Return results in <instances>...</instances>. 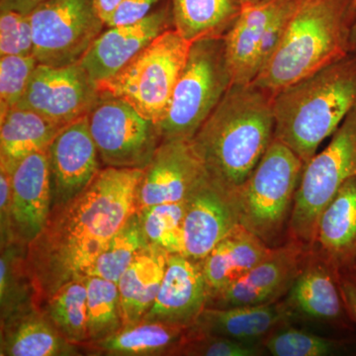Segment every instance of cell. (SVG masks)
<instances>
[{"instance_id": "obj_4", "label": "cell", "mask_w": 356, "mask_h": 356, "mask_svg": "<svg viewBox=\"0 0 356 356\" xmlns=\"http://www.w3.org/2000/svg\"><path fill=\"white\" fill-rule=\"evenodd\" d=\"M355 107L356 54H350L274 95V140L306 165Z\"/></svg>"}, {"instance_id": "obj_35", "label": "cell", "mask_w": 356, "mask_h": 356, "mask_svg": "<svg viewBox=\"0 0 356 356\" xmlns=\"http://www.w3.org/2000/svg\"><path fill=\"white\" fill-rule=\"evenodd\" d=\"M34 56H1L0 58V112L16 106L24 95L38 65Z\"/></svg>"}, {"instance_id": "obj_36", "label": "cell", "mask_w": 356, "mask_h": 356, "mask_svg": "<svg viewBox=\"0 0 356 356\" xmlns=\"http://www.w3.org/2000/svg\"><path fill=\"white\" fill-rule=\"evenodd\" d=\"M266 353L262 344L247 343L227 337L197 334L188 327L184 343L175 355L259 356Z\"/></svg>"}, {"instance_id": "obj_34", "label": "cell", "mask_w": 356, "mask_h": 356, "mask_svg": "<svg viewBox=\"0 0 356 356\" xmlns=\"http://www.w3.org/2000/svg\"><path fill=\"white\" fill-rule=\"evenodd\" d=\"M137 212L149 245L163 248L168 254H181L185 201L158 204Z\"/></svg>"}, {"instance_id": "obj_22", "label": "cell", "mask_w": 356, "mask_h": 356, "mask_svg": "<svg viewBox=\"0 0 356 356\" xmlns=\"http://www.w3.org/2000/svg\"><path fill=\"white\" fill-rule=\"evenodd\" d=\"M286 297L285 301L294 314L343 327L353 323L344 308L336 273L310 250Z\"/></svg>"}, {"instance_id": "obj_15", "label": "cell", "mask_w": 356, "mask_h": 356, "mask_svg": "<svg viewBox=\"0 0 356 356\" xmlns=\"http://www.w3.org/2000/svg\"><path fill=\"white\" fill-rule=\"evenodd\" d=\"M51 208L72 200L100 172L99 154L89 131L88 115L58 131L47 149Z\"/></svg>"}, {"instance_id": "obj_32", "label": "cell", "mask_w": 356, "mask_h": 356, "mask_svg": "<svg viewBox=\"0 0 356 356\" xmlns=\"http://www.w3.org/2000/svg\"><path fill=\"white\" fill-rule=\"evenodd\" d=\"M23 245L13 243L2 248L0 259V303L1 322L6 318L36 306L34 288L25 264ZM37 307V306H36Z\"/></svg>"}, {"instance_id": "obj_16", "label": "cell", "mask_w": 356, "mask_h": 356, "mask_svg": "<svg viewBox=\"0 0 356 356\" xmlns=\"http://www.w3.org/2000/svg\"><path fill=\"white\" fill-rule=\"evenodd\" d=\"M172 24L170 4L152 11L134 24L108 27L93 42L79 65L96 86L106 83L140 51Z\"/></svg>"}, {"instance_id": "obj_41", "label": "cell", "mask_w": 356, "mask_h": 356, "mask_svg": "<svg viewBox=\"0 0 356 356\" xmlns=\"http://www.w3.org/2000/svg\"><path fill=\"white\" fill-rule=\"evenodd\" d=\"M44 1L46 0H0V9L29 14L35 7Z\"/></svg>"}, {"instance_id": "obj_26", "label": "cell", "mask_w": 356, "mask_h": 356, "mask_svg": "<svg viewBox=\"0 0 356 356\" xmlns=\"http://www.w3.org/2000/svg\"><path fill=\"white\" fill-rule=\"evenodd\" d=\"M188 327L140 322L106 339L83 344L88 355L112 356L175 355Z\"/></svg>"}, {"instance_id": "obj_43", "label": "cell", "mask_w": 356, "mask_h": 356, "mask_svg": "<svg viewBox=\"0 0 356 356\" xmlns=\"http://www.w3.org/2000/svg\"><path fill=\"white\" fill-rule=\"evenodd\" d=\"M351 50L353 53L356 54V20L353 26V34H351Z\"/></svg>"}, {"instance_id": "obj_42", "label": "cell", "mask_w": 356, "mask_h": 356, "mask_svg": "<svg viewBox=\"0 0 356 356\" xmlns=\"http://www.w3.org/2000/svg\"><path fill=\"white\" fill-rule=\"evenodd\" d=\"M123 0H93L96 13L102 18L105 26L111 19L116 9L120 6Z\"/></svg>"}, {"instance_id": "obj_38", "label": "cell", "mask_w": 356, "mask_h": 356, "mask_svg": "<svg viewBox=\"0 0 356 356\" xmlns=\"http://www.w3.org/2000/svg\"><path fill=\"white\" fill-rule=\"evenodd\" d=\"M161 0H123L116 9L107 27L134 24L145 19Z\"/></svg>"}, {"instance_id": "obj_6", "label": "cell", "mask_w": 356, "mask_h": 356, "mask_svg": "<svg viewBox=\"0 0 356 356\" xmlns=\"http://www.w3.org/2000/svg\"><path fill=\"white\" fill-rule=\"evenodd\" d=\"M191 44L175 28L165 30L116 76L98 86L99 92L125 100L158 127L170 107Z\"/></svg>"}, {"instance_id": "obj_28", "label": "cell", "mask_w": 356, "mask_h": 356, "mask_svg": "<svg viewBox=\"0 0 356 356\" xmlns=\"http://www.w3.org/2000/svg\"><path fill=\"white\" fill-rule=\"evenodd\" d=\"M241 0H170L172 26L191 43L222 38L242 10Z\"/></svg>"}, {"instance_id": "obj_27", "label": "cell", "mask_w": 356, "mask_h": 356, "mask_svg": "<svg viewBox=\"0 0 356 356\" xmlns=\"http://www.w3.org/2000/svg\"><path fill=\"white\" fill-rule=\"evenodd\" d=\"M0 115V166L10 173L22 159L48 149L63 128L21 107H13Z\"/></svg>"}, {"instance_id": "obj_29", "label": "cell", "mask_w": 356, "mask_h": 356, "mask_svg": "<svg viewBox=\"0 0 356 356\" xmlns=\"http://www.w3.org/2000/svg\"><path fill=\"white\" fill-rule=\"evenodd\" d=\"M88 291L86 277L70 281L42 305L41 310L70 343H88Z\"/></svg>"}, {"instance_id": "obj_18", "label": "cell", "mask_w": 356, "mask_h": 356, "mask_svg": "<svg viewBox=\"0 0 356 356\" xmlns=\"http://www.w3.org/2000/svg\"><path fill=\"white\" fill-rule=\"evenodd\" d=\"M238 225L233 198L206 177L185 200L181 254L202 261Z\"/></svg>"}, {"instance_id": "obj_13", "label": "cell", "mask_w": 356, "mask_h": 356, "mask_svg": "<svg viewBox=\"0 0 356 356\" xmlns=\"http://www.w3.org/2000/svg\"><path fill=\"white\" fill-rule=\"evenodd\" d=\"M309 248L296 241L273 248L270 254L233 284L210 295L207 307L261 306L286 297L305 264Z\"/></svg>"}, {"instance_id": "obj_40", "label": "cell", "mask_w": 356, "mask_h": 356, "mask_svg": "<svg viewBox=\"0 0 356 356\" xmlns=\"http://www.w3.org/2000/svg\"><path fill=\"white\" fill-rule=\"evenodd\" d=\"M336 275L344 308L351 322L356 324V270L348 267L341 269Z\"/></svg>"}, {"instance_id": "obj_31", "label": "cell", "mask_w": 356, "mask_h": 356, "mask_svg": "<svg viewBox=\"0 0 356 356\" xmlns=\"http://www.w3.org/2000/svg\"><path fill=\"white\" fill-rule=\"evenodd\" d=\"M86 283L88 343H91L111 337L123 329V310L117 283L97 276H86Z\"/></svg>"}, {"instance_id": "obj_30", "label": "cell", "mask_w": 356, "mask_h": 356, "mask_svg": "<svg viewBox=\"0 0 356 356\" xmlns=\"http://www.w3.org/2000/svg\"><path fill=\"white\" fill-rule=\"evenodd\" d=\"M149 243L139 213L129 218L91 266L88 276H97L118 284L121 276Z\"/></svg>"}, {"instance_id": "obj_39", "label": "cell", "mask_w": 356, "mask_h": 356, "mask_svg": "<svg viewBox=\"0 0 356 356\" xmlns=\"http://www.w3.org/2000/svg\"><path fill=\"white\" fill-rule=\"evenodd\" d=\"M0 217H1V248L13 245L11 229V175L0 166Z\"/></svg>"}, {"instance_id": "obj_19", "label": "cell", "mask_w": 356, "mask_h": 356, "mask_svg": "<svg viewBox=\"0 0 356 356\" xmlns=\"http://www.w3.org/2000/svg\"><path fill=\"white\" fill-rule=\"evenodd\" d=\"M10 175L13 243L26 248L41 233L51 210L47 149L22 159Z\"/></svg>"}, {"instance_id": "obj_5", "label": "cell", "mask_w": 356, "mask_h": 356, "mask_svg": "<svg viewBox=\"0 0 356 356\" xmlns=\"http://www.w3.org/2000/svg\"><path fill=\"white\" fill-rule=\"evenodd\" d=\"M305 163L273 140L252 175L233 196L238 221L276 248L289 240L290 218Z\"/></svg>"}, {"instance_id": "obj_33", "label": "cell", "mask_w": 356, "mask_h": 356, "mask_svg": "<svg viewBox=\"0 0 356 356\" xmlns=\"http://www.w3.org/2000/svg\"><path fill=\"white\" fill-rule=\"evenodd\" d=\"M262 346L273 356H329L346 350L350 341L327 339L286 325L267 337Z\"/></svg>"}, {"instance_id": "obj_17", "label": "cell", "mask_w": 356, "mask_h": 356, "mask_svg": "<svg viewBox=\"0 0 356 356\" xmlns=\"http://www.w3.org/2000/svg\"><path fill=\"white\" fill-rule=\"evenodd\" d=\"M210 294L202 261L170 254L158 296L142 322L191 327L207 307Z\"/></svg>"}, {"instance_id": "obj_23", "label": "cell", "mask_w": 356, "mask_h": 356, "mask_svg": "<svg viewBox=\"0 0 356 356\" xmlns=\"http://www.w3.org/2000/svg\"><path fill=\"white\" fill-rule=\"evenodd\" d=\"M1 356L79 355L38 307L21 311L1 322Z\"/></svg>"}, {"instance_id": "obj_1", "label": "cell", "mask_w": 356, "mask_h": 356, "mask_svg": "<svg viewBox=\"0 0 356 356\" xmlns=\"http://www.w3.org/2000/svg\"><path fill=\"white\" fill-rule=\"evenodd\" d=\"M143 172L103 168L79 195L51 208L41 233L25 248L38 308L67 283L88 276L110 240L137 211Z\"/></svg>"}, {"instance_id": "obj_10", "label": "cell", "mask_w": 356, "mask_h": 356, "mask_svg": "<svg viewBox=\"0 0 356 356\" xmlns=\"http://www.w3.org/2000/svg\"><path fill=\"white\" fill-rule=\"evenodd\" d=\"M88 120L105 168L144 170L161 143L156 124L115 96L100 93Z\"/></svg>"}, {"instance_id": "obj_11", "label": "cell", "mask_w": 356, "mask_h": 356, "mask_svg": "<svg viewBox=\"0 0 356 356\" xmlns=\"http://www.w3.org/2000/svg\"><path fill=\"white\" fill-rule=\"evenodd\" d=\"M295 1L243 2L242 10L224 36L232 84L254 81L280 43Z\"/></svg>"}, {"instance_id": "obj_7", "label": "cell", "mask_w": 356, "mask_h": 356, "mask_svg": "<svg viewBox=\"0 0 356 356\" xmlns=\"http://www.w3.org/2000/svg\"><path fill=\"white\" fill-rule=\"evenodd\" d=\"M231 86L224 37L192 43L170 107L158 126L161 142L191 140Z\"/></svg>"}, {"instance_id": "obj_24", "label": "cell", "mask_w": 356, "mask_h": 356, "mask_svg": "<svg viewBox=\"0 0 356 356\" xmlns=\"http://www.w3.org/2000/svg\"><path fill=\"white\" fill-rule=\"evenodd\" d=\"M273 250L243 225H238L202 261L211 294L233 284Z\"/></svg>"}, {"instance_id": "obj_37", "label": "cell", "mask_w": 356, "mask_h": 356, "mask_svg": "<svg viewBox=\"0 0 356 356\" xmlns=\"http://www.w3.org/2000/svg\"><path fill=\"white\" fill-rule=\"evenodd\" d=\"M33 32L29 14L15 10L0 13V57L33 56Z\"/></svg>"}, {"instance_id": "obj_25", "label": "cell", "mask_w": 356, "mask_h": 356, "mask_svg": "<svg viewBox=\"0 0 356 356\" xmlns=\"http://www.w3.org/2000/svg\"><path fill=\"white\" fill-rule=\"evenodd\" d=\"M168 252L149 245L126 269L118 282L124 327L142 322L154 305L165 275Z\"/></svg>"}, {"instance_id": "obj_21", "label": "cell", "mask_w": 356, "mask_h": 356, "mask_svg": "<svg viewBox=\"0 0 356 356\" xmlns=\"http://www.w3.org/2000/svg\"><path fill=\"white\" fill-rule=\"evenodd\" d=\"M293 315L285 300L261 306L206 307L189 330L242 343L262 344L267 337L286 325Z\"/></svg>"}, {"instance_id": "obj_44", "label": "cell", "mask_w": 356, "mask_h": 356, "mask_svg": "<svg viewBox=\"0 0 356 356\" xmlns=\"http://www.w3.org/2000/svg\"><path fill=\"white\" fill-rule=\"evenodd\" d=\"M241 1H242V3H243V2H255L259 1V0H241Z\"/></svg>"}, {"instance_id": "obj_8", "label": "cell", "mask_w": 356, "mask_h": 356, "mask_svg": "<svg viewBox=\"0 0 356 356\" xmlns=\"http://www.w3.org/2000/svg\"><path fill=\"white\" fill-rule=\"evenodd\" d=\"M356 175V107L346 117L331 142L304 166L288 238L309 247L318 217L337 191Z\"/></svg>"}, {"instance_id": "obj_45", "label": "cell", "mask_w": 356, "mask_h": 356, "mask_svg": "<svg viewBox=\"0 0 356 356\" xmlns=\"http://www.w3.org/2000/svg\"><path fill=\"white\" fill-rule=\"evenodd\" d=\"M353 268H355V270H356V259H355V264H353Z\"/></svg>"}, {"instance_id": "obj_3", "label": "cell", "mask_w": 356, "mask_h": 356, "mask_svg": "<svg viewBox=\"0 0 356 356\" xmlns=\"http://www.w3.org/2000/svg\"><path fill=\"white\" fill-rule=\"evenodd\" d=\"M356 0H296L280 43L252 83L273 96L353 53Z\"/></svg>"}, {"instance_id": "obj_14", "label": "cell", "mask_w": 356, "mask_h": 356, "mask_svg": "<svg viewBox=\"0 0 356 356\" xmlns=\"http://www.w3.org/2000/svg\"><path fill=\"white\" fill-rule=\"evenodd\" d=\"M206 177L191 140H163L138 185L137 211L158 204L184 202Z\"/></svg>"}, {"instance_id": "obj_20", "label": "cell", "mask_w": 356, "mask_h": 356, "mask_svg": "<svg viewBox=\"0 0 356 356\" xmlns=\"http://www.w3.org/2000/svg\"><path fill=\"white\" fill-rule=\"evenodd\" d=\"M308 248L336 274L353 266L356 259V175L339 188L318 217Z\"/></svg>"}, {"instance_id": "obj_9", "label": "cell", "mask_w": 356, "mask_h": 356, "mask_svg": "<svg viewBox=\"0 0 356 356\" xmlns=\"http://www.w3.org/2000/svg\"><path fill=\"white\" fill-rule=\"evenodd\" d=\"M29 16L33 56L49 67L79 64L105 26L93 0H46Z\"/></svg>"}, {"instance_id": "obj_12", "label": "cell", "mask_w": 356, "mask_h": 356, "mask_svg": "<svg viewBox=\"0 0 356 356\" xmlns=\"http://www.w3.org/2000/svg\"><path fill=\"white\" fill-rule=\"evenodd\" d=\"M99 97V89L81 65H38L16 106L33 110L65 127L88 115Z\"/></svg>"}, {"instance_id": "obj_2", "label": "cell", "mask_w": 356, "mask_h": 356, "mask_svg": "<svg viewBox=\"0 0 356 356\" xmlns=\"http://www.w3.org/2000/svg\"><path fill=\"white\" fill-rule=\"evenodd\" d=\"M273 96L232 84L191 140L208 179L233 198L274 140Z\"/></svg>"}]
</instances>
